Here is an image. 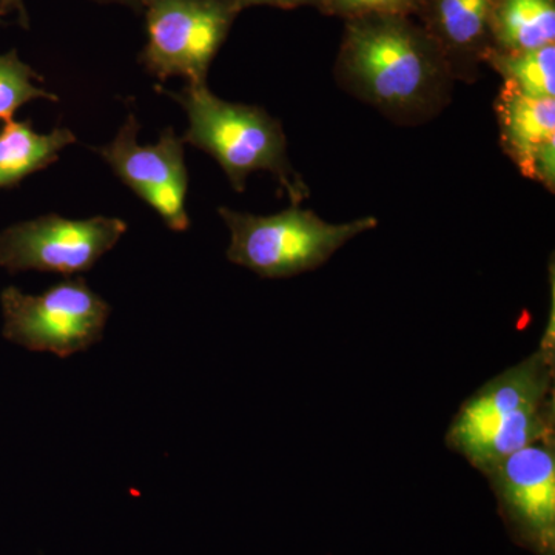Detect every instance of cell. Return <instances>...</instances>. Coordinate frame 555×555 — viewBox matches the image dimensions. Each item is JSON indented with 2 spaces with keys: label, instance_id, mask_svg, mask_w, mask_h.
I'll list each match as a JSON object with an SVG mask.
<instances>
[{
  "label": "cell",
  "instance_id": "7c38bea8",
  "mask_svg": "<svg viewBox=\"0 0 555 555\" xmlns=\"http://www.w3.org/2000/svg\"><path fill=\"white\" fill-rule=\"evenodd\" d=\"M76 141L68 129L40 134L30 120H9L0 129V190L16 188L25 178L47 169Z\"/></svg>",
  "mask_w": 555,
  "mask_h": 555
},
{
  "label": "cell",
  "instance_id": "8fae6325",
  "mask_svg": "<svg viewBox=\"0 0 555 555\" xmlns=\"http://www.w3.org/2000/svg\"><path fill=\"white\" fill-rule=\"evenodd\" d=\"M494 0H422L420 22L447 60L455 80L478 79L492 50Z\"/></svg>",
  "mask_w": 555,
  "mask_h": 555
},
{
  "label": "cell",
  "instance_id": "9a60e30c",
  "mask_svg": "<svg viewBox=\"0 0 555 555\" xmlns=\"http://www.w3.org/2000/svg\"><path fill=\"white\" fill-rule=\"evenodd\" d=\"M35 80H42V76L24 64L16 51L0 56V120L9 122L27 102L57 101L56 94L36 86Z\"/></svg>",
  "mask_w": 555,
  "mask_h": 555
},
{
  "label": "cell",
  "instance_id": "7a4b0ae2",
  "mask_svg": "<svg viewBox=\"0 0 555 555\" xmlns=\"http://www.w3.org/2000/svg\"><path fill=\"white\" fill-rule=\"evenodd\" d=\"M539 349L486 382L463 401L447 433V447L481 474L506 455L555 434V302Z\"/></svg>",
  "mask_w": 555,
  "mask_h": 555
},
{
  "label": "cell",
  "instance_id": "5b68a950",
  "mask_svg": "<svg viewBox=\"0 0 555 555\" xmlns=\"http://www.w3.org/2000/svg\"><path fill=\"white\" fill-rule=\"evenodd\" d=\"M3 337L61 358L83 352L104 337L112 308L83 278L61 281L40 295L7 287L0 295Z\"/></svg>",
  "mask_w": 555,
  "mask_h": 555
},
{
  "label": "cell",
  "instance_id": "8992f818",
  "mask_svg": "<svg viewBox=\"0 0 555 555\" xmlns=\"http://www.w3.org/2000/svg\"><path fill=\"white\" fill-rule=\"evenodd\" d=\"M240 11L233 0H152L147 46L139 61L160 80L207 83L208 69Z\"/></svg>",
  "mask_w": 555,
  "mask_h": 555
},
{
  "label": "cell",
  "instance_id": "9c48e42d",
  "mask_svg": "<svg viewBox=\"0 0 555 555\" xmlns=\"http://www.w3.org/2000/svg\"><path fill=\"white\" fill-rule=\"evenodd\" d=\"M483 474L518 537L537 553L553 555L555 434L514 451Z\"/></svg>",
  "mask_w": 555,
  "mask_h": 555
},
{
  "label": "cell",
  "instance_id": "e0dca14e",
  "mask_svg": "<svg viewBox=\"0 0 555 555\" xmlns=\"http://www.w3.org/2000/svg\"><path fill=\"white\" fill-rule=\"evenodd\" d=\"M233 2H235L240 13L243 10L250 9V7L259 5L276 7L281 10H294L299 9V7H315L317 9L315 0H233Z\"/></svg>",
  "mask_w": 555,
  "mask_h": 555
},
{
  "label": "cell",
  "instance_id": "ac0fdd59",
  "mask_svg": "<svg viewBox=\"0 0 555 555\" xmlns=\"http://www.w3.org/2000/svg\"><path fill=\"white\" fill-rule=\"evenodd\" d=\"M9 10L20 11L22 17H24V21H27L24 7H22V0H0V14L7 13Z\"/></svg>",
  "mask_w": 555,
  "mask_h": 555
},
{
  "label": "cell",
  "instance_id": "ffe728a7",
  "mask_svg": "<svg viewBox=\"0 0 555 555\" xmlns=\"http://www.w3.org/2000/svg\"><path fill=\"white\" fill-rule=\"evenodd\" d=\"M317 9L323 11L324 5H326L327 0H315Z\"/></svg>",
  "mask_w": 555,
  "mask_h": 555
},
{
  "label": "cell",
  "instance_id": "5bb4252c",
  "mask_svg": "<svg viewBox=\"0 0 555 555\" xmlns=\"http://www.w3.org/2000/svg\"><path fill=\"white\" fill-rule=\"evenodd\" d=\"M485 65L499 73L503 83L520 93L555 100V43L535 50H491Z\"/></svg>",
  "mask_w": 555,
  "mask_h": 555
},
{
  "label": "cell",
  "instance_id": "3957f363",
  "mask_svg": "<svg viewBox=\"0 0 555 555\" xmlns=\"http://www.w3.org/2000/svg\"><path fill=\"white\" fill-rule=\"evenodd\" d=\"M160 93L169 94L188 113L184 144L214 156L236 192L246 189L247 178L255 171H269L292 204L308 198L305 179L288 160L283 126L264 108L221 100L207 83H188L179 93Z\"/></svg>",
  "mask_w": 555,
  "mask_h": 555
},
{
  "label": "cell",
  "instance_id": "ba28073f",
  "mask_svg": "<svg viewBox=\"0 0 555 555\" xmlns=\"http://www.w3.org/2000/svg\"><path fill=\"white\" fill-rule=\"evenodd\" d=\"M139 122L133 113L109 144L96 149L105 163L139 198L158 211L167 228L185 232L190 218L185 210L189 171L184 141L167 129L158 144H138Z\"/></svg>",
  "mask_w": 555,
  "mask_h": 555
},
{
  "label": "cell",
  "instance_id": "2e32d148",
  "mask_svg": "<svg viewBox=\"0 0 555 555\" xmlns=\"http://www.w3.org/2000/svg\"><path fill=\"white\" fill-rule=\"evenodd\" d=\"M422 0H327L323 13L341 17L343 21L372 14H397L414 16Z\"/></svg>",
  "mask_w": 555,
  "mask_h": 555
},
{
  "label": "cell",
  "instance_id": "d6986e66",
  "mask_svg": "<svg viewBox=\"0 0 555 555\" xmlns=\"http://www.w3.org/2000/svg\"><path fill=\"white\" fill-rule=\"evenodd\" d=\"M98 2L124 3V5H129L131 9L145 10L152 0H98Z\"/></svg>",
  "mask_w": 555,
  "mask_h": 555
},
{
  "label": "cell",
  "instance_id": "6da1fadb",
  "mask_svg": "<svg viewBox=\"0 0 555 555\" xmlns=\"http://www.w3.org/2000/svg\"><path fill=\"white\" fill-rule=\"evenodd\" d=\"M339 86L398 124L426 122L451 101L454 76L414 16L372 14L345 21Z\"/></svg>",
  "mask_w": 555,
  "mask_h": 555
},
{
  "label": "cell",
  "instance_id": "30bf717a",
  "mask_svg": "<svg viewBox=\"0 0 555 555\" xmlns=\"http://www.w3.org/2000/svg\"><path fill=\"white\" fill-rule=\"evenodd\" d=\"M500 147L525 178L555 190V100L503 83L495 100Z\"/></svg>",
  "mask_w": 555,
  "mask_h": 555
},
{
  "label": "cell",
  "instance_id": "4fadbf2b",
  "mask_svg": "<svg viewBox=\"0 0 555 555\" xmlns=\"http://www.w3.org/2000/svg\"><path fill=\"white\" fill-rule=\"evenodd\" d=\"M553 43L555 0H494L492 50H535Z\"/></svg>",
  "mask_w": 555,
  "mask_h": 555
},
{
  "label": "cell",
  "instance_id": "277c9868",
  "mask_svg": "<svg viewBox=\"0 0 555 555\" xmlns=\"http://www.w3.org/2000/svg\"><path fill=\"white\" fill-rule=\"evenodd\" d=\"M218 214L230 230L229 261L262 278H291L317 270L349 241L378 228L375 217L334 224L299 204L269 217L228 207L219 208Z\"/></svg>",
  "mask_w": 555,
  "mask_h": 555
},
{
  "label": "cell",
  "instance_id": "52a82bcc",
  "mask_svg": "<svg viewBox=\"0 0 555 555\" xmlns=\"http://www.w3.org/2000/svg\"><path fill=\"white\" fill-rule=\"evenodd\" d=\"M127 229L119 218L67 219L54 214L20 222L0 233V268L67 276L89 272Z\"/></svg>",
  "mask_w": 555,
  "mask_h": 555
}]
</instances>
